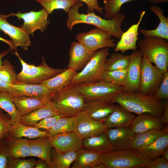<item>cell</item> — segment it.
Returning a JSON list of instances; mask_svg holds the SVG:
<instances>
[{"mask_svg":"<svg viewBox=\"0 0 168 168\" xmlns=\"http://www.w3.org/2000/svg\"><path fill=\"white\" fill-rule=\"evenodd\" d=\"M12 123L10 116L0 109V139L8 135Z\"/></svg>","mask_w":168,"mask_h":168,"instance_id":"cell-43","label":"cell"},{"mask_svg":"<svg viewBox=\"0 0 168 168\" xmlns=\"http://www.w3.org/2000/svg\"><path fill=\"white\" fill-rule=\"evenodd\" d=\"M111 101L119 105L128 111L138 115L147 113L161 118L165 110L164 104L161 100L139 92L122 91L116 93Z\"/></svg>","mask_w":168,"mask_h":168,"instance_id":"cell-2","label":"cell"},{"mask_svg":"<svg viewBox=\"0 0 168 168\" xmlns=\"http://www.w3.org/2000/svg\"><path fill=\"white\" fill-rule=\"evenodd\" d=\"M150 3L157 4L158 3H163L165 2H168V0H147Z\"/></svg>","mask_w":168,"mask_h":168,"instance_id":"cell-53","label":"cell"},{"mask_svg":"<svg viewBox=\"0 0 168 168\" xmlns=\"http://www.w3.org/2000/svg\"><path fill=\"white\" fill-rule=\"evenodd\" d=\"M132 54L124 55L117 52L112 53L106 61L105 71L127 69L129 65Z\"/></svg>","mask_w":168,"mask_h":168,"instance_id":"cell-34","label":"cell"},{"mask_svg":"<svg viewBox=\"0 0 168 168\" xmlns=\"http://www.w3.org/2000/svg\"><path fill=\"white\" fill-rule=\"evenodd\" d=\"M12 50L10 49L7 50H6L1 53H0V66L2 64V58L8 54L10 51Z\"/></svg>","mask_w":168,"mask_h":168,"instance_id":"cell-54","label":"cell"},{"mask_svg":"<svg viewBox=\"0 0 168 168\" xmlns=\"http://www.w3.org/2000/svg\"><path fill=\"white\" fill-rule=\"evenodd\" d=\"M77 155V152H61L52 148L51 157L54 168H69Z\"/></svg>","mask_w":168,"mask_h":168,"instance_id":"cell-36","label":"cell"},{"mask_svg":"<svg viewBox=\"0 0 168 168\" xmlns=\"http://www.w3.org/2000/svg\"><path fill=\"white\" fill-rule=\"evenodd\" d=\"M85 2L87 5L88 12H94L96 11L101 14H103V8L99 6L98 0H78Z\"/></svg>","mask_w":168,"mask_h":168,"instance_id":"cell-48","label":"cell"},{"mask_svg":"<svg viewBox=\"0 0 168 168\" xmlns=\"http://www.w3.org/2000/svg\"><path fill=\"white\" fill-rule=\"evenodd\" d=\"M49 14L43 8L38 12L31 11L29 12L22 13L19 11L17 13H12L6 16L7 17L14 16L19 20L22 19L24 23L21 27L28 34L33 36L36 30L40 29L43 32L46 29L50 22L48 19Z\"/></svg>","mask_w":168,"mask_h":168,"instance_id":"cell-11","label":"cell"},{"mask_svg":"<svg viewBox=\"0 0 168 168\" xmlns=\"http://www.w3.org/2000/svg\"><path fill=\"white\" fill-rule=\"evenodd\" d=\"M163 77L159 69L143 56L139 92L153 96L159 88Z\"/></svg>","mask_w":168,"mask_h":168,"instance_id":"cell-9","label":"cell"},{"mask_svg":"<svg viewBox=\"0 0 168 168\" xmlns=\"http://www.w3.org/2000/svg\"><path fill=\"white\" fill-rule=\"evenodd\" d=\"M137 45L143 56L155 64L162 74L168 70V40L155 37H146L138 41Z\"/></svg>","mask_w":168,"mask_h":168,"instance_id":"cell-3","label":"cell"},{"mask_svg":"<svg viewBox=\"0 0 168 168\" xmlns=\"http://www.w3.org/2000/svg\"><path fill=\"white\" fill-rule=\"evenodd\" d=\"M8 93L13 97H51L54 94L41 84L24 83L17 81L11 85Z\"/></svg>","mask_w":168,"mask_h":168,"instance_id":"cell-16","label":"cell"},{"mask_svg":"<svg viewBox=\"0 0 168 168\" xmlns=\"http://www.w3.org/2000/svg\"><path fill=\"white\" fill-rule=\"evenodd\" d=\"M137 0H108L104 3L103 9L105 11L104 16L107 19H111L120 13L121 7L125 3Z\"/></svg>","mask_w":168,"mask_h":168,"instance_id":"cell-39","label":"cell"},{"mask_svg":"<svg viewBox=\"0 0 168 168\" xmlns=\"http://www.w3.org/2000/svg\"><path fill=\"white\" fill-rule=\"evenodd\" d=\"M36 160L34 158L23 159L9 156L7 168H34Z\"/></svg>","mask_w":168,"mask_h":168,"instance_id":"cell-42","label":"cell"},{"mask_svg":"<svg viewBox=\"0 0 168 168\" xmlns=\"http://www.w3.org/2000/svg\"><path fill=\"white\" fill-rule=\"evenodd\" d=\"M8 135L15 138L25 137L35 139L48 137L47 131H42L34 126H28L18 122L12 124Z\"/></svg>","mask_w":168,"mask_h":168,"instance_id":"cell-30","label":"cell"},{"mask_svg":"<svg viewBox=\"0 0 168 168\" xmlns=\"http://www.w3.org/2000/svg\"><path fill=\"white\" fill-rule=\"evenodd\" d=\"M115 106L109 100L85 101L84 111L93 119L103 122L112 112Z\"/></svg>","mask_w":168,"mask_h":168,"instance_id":"cell-20","label":"cell"},{"mask_svg":"<svg viewBox=\"0 0 168 168\" xmlns=\"http://www.w3.org/2000/svg\"><path fill=\"white\" fill-rule=\"evenodd\" d=\"M135 117L119 105H115L113 111L103 123L107 128L130 127Z\"/></svg>","mask_w":168,"mask_h":168,"instance_id":"cell-22","label":"cell"},{"mask_svg":"<svg viewBox=\"0 0 168 168\" xmlns=\"http://www.w3.org/2000/svg\"><path fill=\"white\" fill-rule=\"evenodd\" d=\"M77 72L72 68H66L63 72L40 83L44 85L54 95L70 85Z\"/></svg>","mask_w":168,"mask_h":168,"instance_id":"cell-27","label":"cell"},{"mask_svg":"<svg viewBox=\"0 0 168 168\" xmlns=\"http://www.w3.org/2000/svg\"><path fill=\"white\" fill-rule=\"evenodd\" d=\"M77 86L85 101L98 100L111 101L116 93L123 91L122 86L104 80L77 84Z\"/></svg>","mask_w":168,"mask_h":168,"instance_id":"cell-8","label":"cell"},{"mask_svg":"<svg viewBox=\"0 0 168 168\" xmlns=\"http://www.w3.org/2000/svg\"><path fill=\"white\" fill-rule=\"evenodd\" d=\"M131 54L125 81L123 86V91L130 93L139 92L143 55L139 50Z\"/></svg>","mask_w":168,"mask_h":168,"instance_id":"cell-13","label":"cell"},{"mask_svg":"<svg viewBox=\"0 0 168 168\" xmlns=\"http://www.w3.org/2000/svg\"><path fill=\"white\" fill-rule=\"evenodd\" d=\"M16 75L14 67L5 59L0 66V79L12 85L16 81Z\"/></svg>","mask_w":168,"mask_h":168,"instance_id":"cell-41","label":"cell"},{"mask_svg":"<svg viewBox=\"0 0 168 168\" xmlns=\"http://www.w3.org/2000/svg\"><path fill=\"white\" fill-rule=\"evenodd\" d=\"M105 133L115 151L130 148L136 135L131 127L107 128Z\"/></svg>","mask_w":168,"mask_h":168,"instance_id":"cell-15","label":"cell"},{"mask_svg":"<svg viewBox=\"0 0 168 168\" xmlns=\"http://www.w3.org/2000/svg\"><path fill=\"white\" fill-rule=\"evenodd\" d=\"M161 156L165 160L168 161V148L166 149L162 153Z\"/></svg>","mask_w":168,"mask_h":168,"instance_id":"cell-55","label":"cell"},{"mask_svg":"<svg viewBox=\"0 0 168 168\" xmlns=\"http://www.w3.org/2000/svg\"><path fill=\"white\" fill-rule=\"evenodd\" d=\"M58 114L55 105L51 100L40 108L21 116L20 122L26 125L35 126L46 117Z\"/></svg>","mask_w":168,"mask_h":168,"instance_id":"cell-25","label":"cell"},{"mask_svg":"<svg viewBox=\"0 0 168 168\" xmlns=\"http://www.w3.org/2000/svg\"><path fill=\"white\" fill-rule=\"evenodd\" d=\"M74 117V132L83 139L98 135L105 133L107 129L103 122L93 119L84 110L78 113Z\"/></svg>","mask_w":168,"mask_h":168,"instance_id":"cell-12","label":"cell"},{"mask_svg":"<svg viewBox=\"0 0 168 168\" xmlns=\"http://www.w3.org/2000/svg\"><path fill=\"white\" fill-rule=\"evenodd\" d=\"M145 13V11H143L140 13L139 19L137 23L132 25L127 31L123 32L114 48L115 52L120 51L123 54L128 50L134 51L137 50L138 49L137 42L139 39L138 37L139 27Z\"/></svg>","mask_w":168,"mask_h":168,"instance_id":"cell-19","label":"cell"},{"mask_svg":"<svg viewBox=\"0 0 168 168\" xmlns=\"http://www.w3.org/2000/svg\"><path fill=\"white\" fill-rule=\"evenodd\" d=\"M75 131L74 116L64 117L59 118L55 125L47 131L48 137L57 134Z\"/></svg>","mask_w":168,"mask_h":168,"instance_id":"cell-37","label":"cell"},{"mask_svg":"<svg viewBox=\"0 0 168 168\" xmlns=\"http://www.w3.org/2000/svg\"><path fill=\"white\" fill-rule=\"evenodd\" d=\"M48 137L52 147L61 152H77L82 148L83 139L75 132L60 133Z\"/></svg>","mask_w":168,"mask_h":168,"instance_id":"cell-14","label":"cell"},{"mask_svg":"<svg viewBox=\"0 0 168 168\" xmlns=\"http://www.w3.org/2000/svg\"><path fill=\"white\" fill-rule=\"evenodd\" d=\"M109 54V49L107 48L94 52L81 71L77 72L71 84L91 83L102 80L105 63Z\"/></svg>","mask_w":168,"mask_h":168,"instance_id":"cell-6","label":"cell"},{"mask_svg":"<svg viewBox=\"0 0 168 168\" xmlns=\"http://www.w3.org/2000/svg\"><path fill=\"white\" fill-rule=\"evenodd\" d=\"M6 15L0 14V30L7 35L12 39L14 50L16 51L17 46H20L24 50L31 46L29 34L21 27H17L9 23Z\"/></svg>","mask_w":168,"mask_h":168,"instance_id":"cell-17","label":"cell"},{"mask_svg":"<svg viewBox=\"0 0 168 168\" xmlns=\"http://www.w3.org/2000/svg\"><path fill=\"white\" fill-rule=\"evenodd\" d=\"M158 100L168 98V70L163 74L160 86L153 96Z\"/></svg>","mask_w":168,"mask_h":168,"instance_id":"cell-44","label":"cell"},{"mask_svg":"<svg viewBox=\"0 0 168 168\" xmlns=\"http://www.w3.org/2000/svg\"><path fill=\"white\" fill-rule=\"evenodd\" d=\"M150 10L158 16L160 23L154 29H139V32L145 38L155 37L168 40V18L164 15L163 9L158 6H152Z\"/></svg>","mask_w":168,"mask_h":168,"instance_id":"cell-28","label":"cell"},{"mask_svg":"<svg viewBox=\"0 0 168 168\" xmlns=\"http://www.w3.org/2000/svg\"><path fill=\"white\" fill-rule=\"evenodd\" d=\"M3 139L7 147L10 156L12 158L32 156L29 140L27 138H15L7 135Z\"/></svg>","mask_w":168,"mask_h":168,"instance_id":"cell-26","label":"cell"},{"mask_svg":"<svg viewBox=\"0 0 168 168\" xmlns=\"http://www.w3.org/2000/svg\"><path fill=\"white\" fill-rule=\"evenodd\" d=\"M49 14L55 9H61L68 13L71 7L79 1L78 0H36Z\"/></svg>","mask_w":168,"mask_h":168,"instance_id":"cell-38","label":"cell"},{"mask_svg":"<svg viewBox=\"0 0 168 168\" xmlns=\"http://www.w3.org/2000/svg\"><path fill=\"white\" fill-rule=\"evenodd\" d=\"M13 98L8 93L0 91V109L10 116L12 124L20 122L21 117L13 102Z\"/></svg>","mask_w":168,"mask_h":168,"instance_id":"cell-33","label":"cell"},{"mask_svg":"<svg viewBox=\"0 0 168 168\" xmlns=\"http://www.w3.org/2000/svg\"><path fill=\"white\" fill-rule=\"evenodd\" d=\"M77 156L71 165V168H93L101 162V154L84 148L77 151Z\"/></svg>","mask_w":168,"mask_h":168,"instance_id":"cell-31","label":"cell"},{"mask_svg":"<svg viewBox=\"0 0 168 168\" xmlns=\"http://www.w3.org/2000/svg\"><path fill=\"white\" fill-rule=\"evenodd\" d=\"M82 148L100 154L114 150L105 133L83 139Z\"/></svg>","mask_w":168,"mask_h":168,"instance_id":"cell-32","label":"cell"},{"mask_svg":"<svg viewBox=\"0 0 168 168\" xmlns=\"http://www.w3.org/2000/svg\"><path fill=\"white\" fill-rule=\"evenodd\" d=\"M63 116L60 114L48 116L39 121L34 126L39 129H45L47 131L55 125L59 118Z\"/></svg>","mask_w":168,"mask_h":168,"instance_id":"cell-45","label":"cell"},{"mask_svg":"<svg viewBox=\"0 0 168 168\" xmlns=\"http://www.w3.org/2000/svg\"><path fill=\"white\" fill-rule=\"evenodd\" d=\"M127 68L110 71H105L102 75V80L123 86L125 81Z\"/></svg>","mask_w":168,"mask_h":168,"instance_id":"cell-40","label":"cell"},{"mask_svg":"<svg viewBox=\"0 0 168 168\" xmlns=\"http://www.w3.org/2000/svg\"><path fill=\"white\" fill-rule=\"evenodd\" d=\"M32 156L45 161L49 168H54L51 157L52 147L48 137H39L29 140Z\"/></svg>","mask_w":168,"mask_h":168,"instance_id":"cell-23","label":"cell"},{"mask_svg":"<svg viewBox=\"0 0 168 168\" xmlns=\"http://www.w3.org/2000/svg\"><path fill=\"white\" fill-rule=\"evenodd\" d=\"M13 54L18 58L22 66L21 71L16 75V81L19 82L30 84L40 83L60 73L66 68H52L47 64L44 58L42 62L37 66L28 64L20 57L16 51Z\"/></svg>","mask_w":168,"mask_h":168,"instance_id":"cell-7","label":"cell"},{"mask_svg":"<svg viewBox=\"0 0 168 168\" xmlns=\"http://www.w3.org/2000/svg\"><path fill=\"white\" fill-rule=\"evenodd\" d=\"M10 156L7 146L3 138L0 139V168H7Z\"/></svg>","mask_w":168,"mask_h":168,"instance_id":"cell-46","label":"cell"},{"mask_svg":"<svg viewBox=\"0 0 168 168\" xmlns=\"http://www.w3.org/2000/svg\"><path fill=\"white\" fill-rule=\"evenodd\" d=\"M35 168H49L48 164L44 160L39 159L36 161Z\"/></svg>","mask_w":168,"mask_h":168,"instance_id":"cell-51","label":"cell"},{"mask_svg":"<svg viewBox=\"0 0 168 168\" xmlns=\"http://www.w3.org/2000/svg\"><path fill=\"white\" fill-rule=\"evenodd\" d=\"M130 127L137 134L151 130L163 129L165 126L161 118L144 113L135 117Z\"/></svg>","mask_w":168,"mask_h":168,"instance_id":"cell-21","label":"cell"},{"mask_svg":"<svg viewBox=\"0 0 168 168\" xmlns=\"http://www.w3.org/2000/svg\"><path fill=\"white\" fill-rule=\"evenodd\" d=\"M76 39L86 48L94 52L104 48H115L116 45L115 40L112 38L111 35L97 28L78 34Z\"/></svg>","mask_w":168,"mask_h":168,"instance_id":"cell-10","label":"cell"},{"mask_svg":"<svg viewBox=\"0 0 168 168\" xmlns=\"http://www.w3.org/2000/svg\"><path fill=\"white\" fill-rule=\"evenodd\" d=\"M101 157L107 168H146L152 160L131 148L101 154Z\"/></svg>","mask_w":168,"mask_h":168,"instance_id":"cell-4","label":"cell"},{"mask_svg":"<svg viewBox=\"0 0 168 168\" xmlns=\"http://www.w3.org/2000/svg\"><path fill=\"white\" fill-rule=\"evenodd\" d=\"M51 100L63 116L72 117L84 110L85 100L77 84H70L54 95Z\"/></svg>","mask_w":168,"mask_h":168,"instance_id":"cell-5","label":"cell"},{"mask_svg":"<svg viewBox=\"0 0 168 168\" xmlns=\"http://www.w3.org/2000/svg\"><path fill=\"white\" fill-rule=\"evenodd\" d=\"M83 5V2L79 1L72 6L67 13L66 25L69 30H72L76 24H86L94 26L118 39L120 38L124 32L121 25L126 18L124 14L120 13L112 19H107L96 15L94 12L80 13L79 9Z\"/></svg>","mask_w":168,"mask_h":168,"instance_id":"cell-1","label":"cell"},{"mask_svg":"<svg viewBox=\"0 0 168 168\" xmlns=\"http://www.w3.org/2000/svg\"><path fill=\"white\" fill-rule=\"evenodd\" d=\"M93 168H107V167L105 164L100 162L96 165Z\"/></svg>","mask_w":168,"mask_h":168,"instance_id":"cell-56","label":"cell"},{"mask_svg":"<svg viewBox=\"0 0 168 168\" xmlns=\"http://www.w3.org/2000/svg\"><path fill=\"white\" fill-rule=\"evenodd\" d=\"M166 127L161 130H151L136 134L130 148L136 150L151 144L162 135Z\"/></svg>","mask_w":168,"mask_h":168,"instance_id":"cell-35","label":"cell"},{"mask_svg":"<svg viewBox=\"0 0 168 168\" xmlns=\"http://www.w3.org/2000/svg\"><path fill=\"white\" fill-rule=\"evenodd\" d=\"M0 40L4 42H5L8 44L10 47V49L11 50H14V48L13 46V44L12 40H10L7 39H4L0 37Z\"/></svg>","mask_w":168,"mask_h":168,"instance_id":"cell-52","label":"cell"},{"mask_svg":"<svg viewBox=\"0 0 168 168\" xmlns=\"http://www.w3.org/2000/svg\"><path fill=\"white\" fill-rule=\"evenodd\" d=\"M165 110L161 118L162 124L164 126L168 122V103L166 102L164 104Z\"/></svg>","mask_w":168,"mask_h":168,"instance_id":"cell-49","label":"cell"},{"mask_svg":"<svg viewBox=\"0 0 168 168\" xmlns=\"http://www.w3.org/2000/svg\"><path fill=\"white\" fill-rule=\"evenodd\" d=\"M94 52L77 42H72L69 53V60L66 68L76 71L82 70L90 60Z\"/></svg>","mask_w":168,"mask_h":168,"instance_id":"cell-18","label":"cell"},{"mask_svg":"<svg viewBox=\"0 0 168 168\" xmlns=\"http://www.w3.org/2000/svg\"><path fill=\"white\" fill-rule=\"evenodd\" d=\"M51 97H13V101L22 116L42 107L51 100Z\"/></svg>","mask_w":168,"mask_h":168,"instance_id":"cell-24","label":"cell"},{"mask_svg":"<svg viewBox=\"0 0 168 168\" xmlns=\"http://www.w3.org/2000/svg\"><path fill=\"white\" fill-rule=\"evenodd\" d=\"M108 0H103L104 1V3L106 1H107Z\"/></svg>","mask_w":168,"mask_h":168,"instance_id":"cell-57","label":"cell"},{"mask_svg":"<svg viewBox=\"0 0 168 168\" xmlns=\"http://www.w3.org/2000/svg\"><path fill=\"white\" fill-rule=\"evenodd\" d=\"M168 148V128L166 127L164 133L149 145L136 151L148 159L152 160L161 156L164 151Z\"/></svg>","mask_w":168,"mask_h":168,"instance_id":"cell-29","label":"cell"},{"mask_svg":"<svg viewBox=\"0 0 168 168\" xmlns=\"http://www.w3.org/2000/svg\"><path fill=\"white\" fill-rule=\"evenodd\" d=\"M11 84L0 79V91L8 93Z\"/></svg>","mask_w":168,"mask_h":168,"instance_id":"cell-50","label":"cell"},{"mask_svg":"<svg viewBox=\"0 0 168 168\" xmlns=\"http://www.w3.org/2000/svg\"><path fill=\"white\" fill-rule=\"evenodd\" d=\"M168 161L161 156L152 160L146 168H168Z\"/></svg>","mask_w":168,"mask_h":168,"instance_id":"cell-47","label":"cell"}]
</instances>
